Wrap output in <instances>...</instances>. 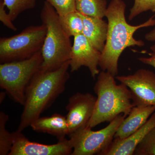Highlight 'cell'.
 I'll list each match as a JSON object with an SVG mask.
<instances>
[{
	"label": "cell",
	"mask_w": 155,
	"mask_h": 155,
	"mask_svg": "<svg viewBox=\"0 0 155 155\" xmlns=\"http://www.w3.org/2000/svg\"><path fill=\"white\" fill-rule=\"evenodd\" d=\"M126 5L123 0H112L107 7L105 17L108 31L105 45L100 56L99 66L116 77L118 73V62L121 54L128 47L144 46V41L136 39L134 33L138 29L155 25L154 16L137 25L128 24L125 17Z\"/></svg>",
	"instance_id": "6da1fadb"
},
{
	"label": "cell",
	"mask_w": 155,
	"mask_h": 155,
	"mask_svg": "<svg viewBox=\"0 0 155 155\" xmlns=\"http://www.w3.org/2000/svg\"><path fill=\"white\" fill-rule=\"evenodd\" d=\"M106 0H76V10L84 16L102 18L105 17Z\"/></svg>",
	"instance_id": "2e32d148"
},
{
	"label": "cell",
	"mask_w": 155,
	"mask_h": 155,
	"mask_svg": "<svg viewBox=\"0 0 155 155\" xmlns=\"http://www.w3.org/2000/svg\"><path fill=\"white\" fill-rule=\"evenodd\" d=\"M35 131L48 133L55 136L58 140L69 136V129L66 116L54 114L48 117H39L30 125Z\"/></svg>",
	"instance_id": "9a60e30c"
},
{
	"label": "cell",
	"mask_w": 155,
	"mask_h": 155,
	"mask_svg": "<svg viewBox=\"0 0 155 155\" xmlns=\"http://www.w3.org/2000/svg\"><path fill=\"white\" fill-rule=\"evenodd\" d=\"M41 51L28 59L0 64V87L15 102L23 106L26 87L43 63Z\"/></svg>",
	"instance_id": "5b68a950"
},
{
	"label": "cell",
	"mask_w": 155,
	"mask_h": 155,
	"mask_svg": "<svg viewBox=\"0 0 155 155\" xmlns=\"http://www.w3.org/2000/svg\"><path fill=\"white\" fill-rule=\"evenodd\" d=\"M135 155H155V127L148 132L136 148Z\"/></svg>",
	"instance_id": "ffe728a7"
},
{
	"label": "cell",
	"mask_w": 155,
	"mask_h": 155,
	"mask_svg": "<svg viewBox=\"0 0 155 155\" xmlns=\"http://www.w3.org/2000/svg\"><path fill=\"white\" fill-rule=\"evenodd\" d=\"M155 111V106H134L121 122L114 138H125L134 133L146 123Z\"/></svg>",
	"instance_id": "4fadbf2b"
},
{
	"label": "cell",
	"mask_w": 155,
	"mask_h": 155,
	"mask_svg": "<svg viewBox=\"0 0 155 155\" xmlns=\"http://www.w3.org/2000/svg\"><path fill=\"white\" fill-rule=\"evenodd\" d=\"M59 19L61 26L69 37L82 34L83 19L77 11L71 12L64 16H59Z\"/></svg>",
	"instance_id": "e0dca14e"
},
{
	"label": "cell",
	"mask_w": 155,
	"mask_h": 155,
	"mask_svg": "<svg viewBox=\"0 0 155 155\" xmlns=\"http://www.w3.org/2000/svg\"><path fill=\"white\" fill-rule=\"evenodd\" d=\"M149 11L155 13V0H134L133 7L130 9L128 20H132L139 14Z\"/></svg>",
	"instance_id": "44dd1931"
},
{
	"label": "cell",
	"mask_w": 155,
	"mask_h": 155,
	"mask_svg": "<svg viewBox=\"0 0 155 155\" xmlns=\"http://www.w3.org/2000/svg\"><path fill=\"white\" fill-rule=\"evenodd\" d=\"M125 117L120 114L100 130L94 131L91 127H85L69 135L73 147L71 155H98L113 141L118 127Z\"/></svg>",
	"instance_id": "52a82bcc"
},
{
	"label": "cell",
	"mask_w": 155,
	"mask_h": 155,
	"mask_svg": "<svg viewBox=\"0 0 155 155\" xmlns=\"http://www.w3.org/2000/svg\"><path fill=\"white\" fill-rule=\"evenodd\" d=\"M94 90L97 94L94 111L87 127L93 128L105 122H111L120 114L127 116L134 107L129 89L116 84L115 76L107 71L97 75Z\"/></svg>",
	"instance_id": "3957f363"
},
{
	"label": "cell",
	"mask_w": 155,
	"mask_h": 155,
	"mask_svg": "<svg viewBox=\"0 0 155 155\" xmlns=\"http://www.w3.org/2000/svg\"><path fill=\"white\" fill-rule=\"evenodd\" d=\"M5 7L4 1L0 0V20L9 29L16 31L17 30V27L13 24V21L11 20L8 13L6 12Z\"/></svg>",
	"instance_id": "603a6c76"
},
{
	"label": "cell",
	"mask_w": 155,
	"mask_h": 155,
	"mask_svg": "<svg viewBox=\"0 0 155 155\" xmlns=\"http://www.w3.org/2000/svg\"><path fill=\"white\" fill-rule=\"evenodd\" d=\"M97 97L91 94L77 92L69 98L66 107L68 111L66 118L69 134L87 127L91 119Z\"/></svg>",
	"instance_id": "30bf717a"
},
{
	"label": "cell",
	"mask_w": 155,
	"mask_h": 155,
	"mask_svg": "<svg viewBox=\"0 0 155 155\" xmlns=\"http://www.w3.org/2000/svg\"><path fill=\"white\" fill-rule=\"evenodd\" d=\"M9 116L3 111L0 112V155H8L13 144L14 136L6 128Z\"/></svg>",
	"instance_id": "ac0fdd59"
},
{
	"label": "cell",
	"mask_w": 155,
	"mask_h": 155,
	"mask_svg": "<svg viewBox=\"0 0 155 155\" xmlns=\"http://www.w3.org/2000/svg\"><path fill=\"white\" fill-rule=\"evenodd\" d=\"M101 52L94 47L83 34L74 37L69 60L71 72L81 67L88 68L91 77L95 78L100 71L98 69Z\"/></svg>",
	"instance_id": "8fae6325"
},
{
	"label": "cell",
	"mask_w": 155,
	"mask_h": 155,
	"mask_svg": "<svg viewBox=\"0 0 155 155\" xmlns=\"http://www.w3.org/2000/svg\"><path fill=\"white\" fill-rule=\"evenodd\" d=\"M145 38L149 41H155V27L153 30L145 35Z\"/></svg>",
	"instance_id": "d4e9b609"
},
{
	"label": "cell",
	"mask_w": 155,
	"mask_h": 155,
	"mask_svg": "<svg viewBox=\"0 0 155 155\" xmlns=\"http://www.w3.org/2000/svg\"><path fill=\"white\" fill-rule=\"evenodd\" d=\"M5 92H2L1 93V94H0V102H1V103L2 102L3 100L5 99Z\"/></svg>",
	"instance_id": "484cf974"
},
{
	"label": "cell",
	"mask_w": 155,
	"mask_h": 155,
	"mask_svg": "<svg viewBox=\"0 0 155 155\" xmlns=\"http://www.w3.org/2000/svg\"><path fill=\"white\" fill-rule=\"evenodd\" d=\"M13 133V144L8 155H68L73 150L70 139L65 138L55 144L47 145L30 141L19 130Z\"/></svg>",
	"instance_id": "9c48e42d"
},
{
	"label": "cell",
	"mask_w": 155,
	"mask_h": 155,
	"mask_svg": "<svg viewBox=\"0 0 155 155\" xmlns=\"http://www.w3.org/2000/svg\"><path fill=\"white\" fill-rule=\"evenodd\" d=\"M8 11V14L12 21L19 15L27 10L35 7L37 0H3Z\"/></svg>",
	"instance_id": "d6986e66"
},
{
	"label": "cell",
	"mask_w": 155,
	"mask_h": 155,
	"mask_svg": "<svg viewBox=\"0 0 155 155\" xmlns=\"http://www.w3.org/2000/svg\"><path fill=\"white\" fill-rule=\"evenodd\" d=\"M79 14L83 21L82 34L94 47L101 52L104 50L107 40L108 22L102 18Z\"/></svg>",
	"instance_id": "5bb4252c"
},
{
	"label": "cell",
	"mask_w": 155,
	"mask_h": 155,
	"mask_svg": "<svg viewBox=\"0 0 155 155\" xmlns=\"http://www.w3.org/2000/svg\"><path fill=\"white\" fill-rule=\"evenodd\" d=\"M45 25H31L20 33L0 38V63L22 61L41 51L46 34Z\"/></svg>",
	"instance_id": "8992f818"
},
{
	"label": "cell",
	"mask_w": 155,
	"mask_h": 155,
	"mask_svg": "<svg viewBox=\"0 0 155 155\" xmlns=\"http://www.w3.org/2000/svg\"><path fill=\"white\" fill-rule=\"evenodd\" d=\"M115 78L130 90L134 106L155 107V73L152 71L140 69L131 75Z\"/></svg>",
	"instance_id": "ba28073f"
},
{
	"label": "cell",
	"mask_w": 155,
	"mask_h": 155,
	"mask_svg": "<svg viewBox=\"0 0 155 155\" xmlns=\"http://www.w3.org/2000/svg\"><path fill=\"white\" fill-rule=\"evenodd\" d=\"M69 61L54 71L40 69L26 87L25 101L17 130L22 131L40 116L65 90L69 79Z\"/></svg>",
	"instance_id": "7a4b0ae2"
},
{
	"label": "cell",
	"mask_w": 155,
	"mask_h": 155,
	"mask_svg": "<svg viewBox=\"0 0 155 155\" xmlns=\"http://www.w3.org/2000/svg\"><path fill=\"white\" fill-rule=\"evenodd\" d=\"M51 4L59 16L76 11V0H46Z\"/></svg>",
	"instance_id": "7402d4cb"
},
{
	"label": "cell",
	"mask_w": 155,
	"mask_h": 155,
	"mask_svg": "<svg viewBox=\"0 0 155 155\" xmlns=\"http://www.w3.org/2000/svg\"><path fill=\"white\" fill-rule=\"evenodd\" d=\"M152 52L148 58H140L138 60L143 64L150 65L155 68V45H153L150 48Z\"/></svg>",
	"instance_id": "cb8c5ba5"
},
{
	"label": "cell",
	"mask_w": 155,
	"mask_h": 155,
	"mask_svg": "<svg viewBox=\"0 0 155 155\" xmlns=\"http://www.w3.org/2000/svg\"><path fill=\"white\" fill-rule=\"evenodd\" d=\"M155 127V112L140 129L126 138H114L99 155H133L136 148L146 135Z\"/></svg>",
	"instance_id": "7c38bea8"
},
{
	"label": "cell",
	"mask_w": 155,
	"mask_h": 155,
	"mask_svg": "<svg viewBox=\"0 0 155 155\" xmlns=\"http://www.w3.org/2000/svg\"><path fill=\"white\" fill-rule=\"evenodd\" d=\"M41 18L47 31L41 49L43 61L40 70L54 71L70 60L72 47L70 37L61 26L55 10L46 1L42 9Z\"/></svg>",
	"instance_id": "277c9868"
}]
</instances>
